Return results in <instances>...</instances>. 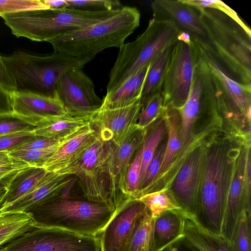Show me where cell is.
<instances>
[{"mask_svg":"<svg viewBox=\"0 0 251 251\" xmlns=\"http://www.w3.org/2000/svg\"><path fill=\"white\" fill-rule=\"evenodd\" d=\"M72 136L63 139L47 138L36 136L23 143L11 151L38 150L47 148L59 144Z\"/></svg>","mask_w":251,"mask_h":251,"instance_id":"43","label":"cell"},{"mask_svg":"<svg viewBox=\"0 0 251 251\" xmlns=\"http://www.w3.org/2000/svg\"><path fill=\"white\" fill-rule=\"evenodd\" d=\"M146 133L145 129L137 127L120 144L113 143L108 160V173L110 198L114 211L130 201L125 192L126 173Z\"/></svg>","mask_w":251,"mask_h":251,"instance_id":"12","label":"cell"},{"mask_svg":"<svg viewBox=\"0 0 251 251\" xmlns=\"http://www.w3.org/2000/svg\"><path fill=\"white\" fill-rule=\"evenodd\" d=\"M165 146L164 144L158 146L153 158L147 167L142 181L138 187L136 200L148 193L149 188L158 174Z\"/></svg>","mask_w":251,"mask_h":251,"instance_id":"38","label":"cell"},{"mask_svg":"<svg viewBox=\"0 0 251 251\" xmlns=\"http://www.w3.org/2000/svg\"><path fill=\"white\" fill-rule=\"evenodd\" d=\"M251 210L239 216L230 241L234 251H251Z\"/></svg>","mask_w":251,"mask_h":251,"instance_id":"32","label":"cell"},{"mask_svg":"<svg viewBox=\"0 0 251 251\" xmlns=\"http://www.w3.org/2000/svg\"><path fill=\"white\" fill-rule=\"evenodd\" d=\"M169 137L158 174L166 171L171 164L181 146L176 125L172 118L168 119Z\"/></svg>","mask_w":251,"mask_h":251,"instance_id":"39","label":"cell"},{"mask_svg":"<svg viewBox=\"0 0 251 251\" xmlns=\"http://www.w3.org/2000/svg\"><path fill=\"white\" fill-rule=\"evenodd\" d=\"M181 32L169 21L152 18L145 30L134 41L119 48L110 71L107 92L120 87L158 54L173 46Z\"/></svg>","mask_w":251,"mask_h":251,"instance_id":"5","label":"cell"},{"mask_svg":"<svg viewBox=\"0 0 251 251\" xmlns=\"http://www.w3.org/2000/svg\"><path fill=\"white\" fill-rule=\"evenodd\" d=\"M37 224L31 212L0 208V248L33 227Z\"/></svg>","mask_w":251,"mask_h":251,"instance_id":"26","label":"cell"},{"mask_svg":"<svg viewBox=\"0 0 251 251\" xmlns=\"http://www.w3.org/2000/svg\"><path fill=\"white\" fill-rule=\"evenodd\" d=\"M37 122L12 110H0V135L33 131Z\"/></svg>","mask_w":251,"mask_h":251,"instance_id":"31","label":"cell"},{"mask_svg":"<svg viewBox=\"0 0 251 251\" xmlns=\"http://www.w3.org/2000/svg\"><path fill=\"white\" fill-rule=\"evenodd\" d=\"M150 63L140 69L115 90L106 92L100 108L114 109L124 107L140 99Z\"/></svg>","mask_w":251,"mask_h":251,"instance_id":"23","label":"cell"},{"mask_svg":"<svg viewBox=\"0 0 251 251\" xmlns=\"http://www.w3.org/2000/svg\"><path fill=\"white\" fill-rule=\"evenodd\" d=\"M47 172L43 168L32 167L20 173L8 186L0 208L5 209L25 196Z\"/></svg>","mask_w":251,"mask_h":251,"instance_id":"28","label":"cell"},{"mask_svg":"<svg viewBox=\"0 0 251 251\" xmlns=\"http://www.w3.org/2000/svg\"><path fill=\"white\" fill-rule=\"evenodd\" d=\"M140 19L136 8L123 6L113 16L48 42L54 52L75 58L84 65L106 49L120 48L138 27Z\"/></svg>","mask_w":251,"mask_h":251,"instance_id":"2","label":"cell"},{"mask_svg":"<svg viewBox=\"0 0 251 251\" xmlns=\"http://www.w3.org/2000/svg\"><path fill=\"white\" fill-rule=\"evenodd\" d=\"M165 108L161 92L151 97L142 107L136 126L144 129Z\"/></svg>","mask_w":251,"mask_h":251,"instance_id":"37","label":"cell"},{"mask_svg":"<svg viewBox=\"0 0 251 251\" xmlns=\"http://www.w3.org/2000/svg\"><path fill=\"white\" fill-rule=\"evenodd\" d=\"M192 6L204 8L209 7L222 11L237 23L247 32L251 33V30L246 23L240 18L237 13L226 4L218 0H184Z\"/></svg>","mask_w":251,"mask_h":251,"instance_id":"41","label":"cell"},{"mask_svg":"<svg viewBox=\"0 0 251 251\" xmlns=\"http://www.w3.org/2000/svg\"><path fill=\"white\" fill-rule=\"evenodd\" d=\"M183 212L181 209L167 211L153 219L152 251H158L183 235Z\"/></svg>","mask_w":251,"mask_h":251,"instance_id":"25","label":"cell"},{"mask_svg":"<svg viewBox=\"0 0 251 251\" xmlns=\"http://www.w3.org/2000/svg\"><path fill=\"white\" fill-rule=\"evenodd\" d=\"M143 142L134 154L126 173L125 192L129 200H136L141 170Z\"/></svg>","mask_w":251,"mask_h":251,"instance_id":"35","label":"cell"},{"mask_svg":"<svg viewBox=\"0 0 251 251\" xmlns=\"http://www.w3.org/2000/svg\"><path fill=\"white\" fill-rule=\"evenodd\" d=\"M0 86L10 94L16 91L14 84L10 77L0 55Z\"/></svg>","mask_w":251,"mask_h":251,"instance_id":"46","label":"cell"},{"mask_svg":"<svg viewBox=\"0 0 251 251\" xmlns=\"http://www.w3.org/2000/svg\"><path fill=\"white\" fill-rule=\"evenodd\" d=\"M42 1L50 9H58L67 7L66 0H42Z\"/></svg>","mask_w":251,"mask_h":251,"instance_id":"47","label":"cell"},{"mask_svg":"<svg viewBox=\"0 0 251 251\" xmlns=\"http://www.w3.org/2000/svg\"><path fill=\"white\" fill-rule=\"evenodd\" d=\"M183 216V235L198 251H234L229 241L205 229L193 216Z\"/></svg>","mask_w":251,"mask_h":251,"instance_id":"22","label":"cell"},{"mask_svg":"<svg viewBox=\"0 0 251 251\" xmlns=\"http://www.w3.org/2000/svg\"><path fill=\"white\" fill-rule=\"evenodd\" d=\"M202 161L201 150H195L186 159L173 184V196L182 211L192 216L197 206Z\"/></svg>","mask_w":251,"mask_h":251,"instance_id":"16","label":"cell"},{"mask_svg":"<svg viewBox=\"0 0 251 251\" xmlns=\"http://www.w3.org/2000/svg\"><path fill=\"white\" fill-rule=\"evenodd\" d=\"M67 7L87 12H101L117 10L122 6L116 0H66Z\"/></svg>","mask_w":251,"mask_h":251,"instance_id":"36","label":"cell"},{"mask_svg":"<svg viewBox=\"0 0 251 251\" xmlns=\"http://www.w3.org/2000/svg\"><path fill=\"white\" fill-rule=\"evenodd\" d=\"M87 12L68 7L31 10L0 15L18 38L43 42L88 27L116 14L119 10Z\"/></svg>","mask_w":251,"mask_h":251,"instance_id":"3","label":"cell"},{"mask_svg":"<svg viewBox=\"0 0 251 251\" xmlns=\"http://www.w3.org/2000/svg\"><path fill=\"white\" fill-rule=\"evenodd\" d=\"M65 141L59 144L45 149L10 151H9V154L12 158L26 163L32 167L42 168L45 162Z\"/></svg>","mask_w":251,"mask_h":251,"instance_id":"34","label":"cell"},{"mask_svg":"<svg viewBox=\"0 0 251 251\" xmlns=\"http://www.w3.org/2000/svg\"><path fill=\"white\" fill-rule=\"evenodd\" d=\"M6 191L0 193V206Z\"/></svg>","mask_w":251,"mask_h":251,"instance_id":"50","label":"cell"},{"mask_svg":"<svg viewBox=\"0 0 251 251\" xmlns=\"http://www.w3.org/2000/svg\"><path fill=\"white\" fill-rule=\"evenodd\" d=\"M4 190H5V188H4V187L2 185H1V184H0V193L4 191Z\"/></svg>","mask_w":251,"mask_h":251,"instance_id":"51","label":"cell"},{"mask_svg":"<svg viewBox=\"0 0 251 251\" xmlns=\"http://www.w3.org/2000/svg\"><path fill=\"white\" fill-rule=\"evenodd\" d=\"M90 125L89 118L69 114L40 120L33 132L35 135L47 138H68Z\"/></svg>","mask_w":251,"mask_h":251,"instance_id":"24","label":"cell"},{"mask_svg":"<svg viewBox=\"0 0 251 251\" xmlns=\"http://www.w3.org/2000/svg\"><path fill=\"white\" fill-rule=\"evenodd\" d=\"M3 105L5 106L8 110H10V94L5 92L0 86V110H6Z\"/></svg>","mask_w":251,"mask_h":251,"instance_id":"48","label":"cell"},{"mask_svg":"<svg viewBox=\"0 0 251 251\" xmlns=\"http://www.w3.org/2000/svg\"><path fill=\"white\" fill-rule=\"evenodd\" d=\"M146 209L139 200H132L115 211L96 235L101 251H126L136 223Z\"/></svg>","mask_w":251,"mask_h":251,"instance_id":"13","label":"cell"},{"mask_svg":"<svg viewBox=\"0 0 251 251\" xmlns=\"http://www.w3.org/2000/svg\"><path fill=\"white\" fill-rule=\"evenodd\" d=\"M164 130V124L161 123L152 129L148 136L146 133L143 142L142 165L139 186L142 181L147 167L159 146Z\"/></svg>","mask_w":251,"mask_h":251,"instance_id":"33","label":"cell"},{"mask_svg":"<svg viewBox=\"0 0 251 251\" xmlns=\"http://www.w3.org/2000/svg\"><path fill=\"white\" fill-rule=\"evenodd\" d=\"M0 251H101L97 236L84 235L37 223Z\"/></svg>","mask_w":251,"mask_h":251,"instance_id":"9","label":"cell"},{"mask_svg":"<svg viewBox=\"0 0 251 251\" xmlns=\"http://www.w3.org/2000/svg\"><path fill=\"white\" fill-rule=\"evenodd\" d=\"M35 136L33 131L0 135V152L10 151Z\"/></svg>","mask_w":251,"mask_h":251,"instance_id":"42","label":"cell"},{"mask_svg":"<svg viewBox=\"0 0 251 251\" xmlns=\"http://www.w3.org/2000/svg\"><path fill=\"white\" fill-rule=\"evenodd\" d=\"M32 167L24 162L0 166V184L8 188L20 173Z\"/></svg>","mask_w":251,"mask_h":251,"instance_id":"44","label":"cell"},{"mask_svg":"<svg viewBox=\"0 0 251 251\" xmlns=\"http://www.w3.org/2000/svg\"><path fill=\"white\" fill-rule=\"evenodd\" d=\"M153 222L146 208L136 223L126 251H152Z\"/></svg>","mask_w":251,"mask_h":251,"instance_id":"29","label":"cell"},{"mask_svg":"<svg viewBox=\"0 0 251 251\" xmlns=\"http://www.w3.org/2000/svg\"><path fill=\"white\" fill-rule=\"evenodd\" d=\"M246 156L245 152H242L236 163L229 186L222 220L221 235L230 242L239 216L243 210H251L250 203L244 197L243 188Z\"/></svg>","mask_w":251,"mask_h":251,"instance_id":"18","label":"cell"},{"mask_svg":"<svg viewBox=\"0 0 251 251\" xmlns=\"http://www.w3.org/2000/svg\"><path fill=\"white\" fill-rule=\"evenodd\" d=\"M194 44L222 95L227 102L246 115L251 108V85L242 84L233 79L203 47Z\"/></svg>","mask_w":251,"mask_h":251,"instance_id":"17","label":"cell"},{"mask_svg":"<svg viewBox=\"0 0 251 251\" xmlns=\"http://www.w3.org/2000/svg\"><path fill=\"white\" fill-rule=\"evenodd\" d=\"M2 59L16 91L30 92L56 98L57 83L66 72L84 65L78 60L54 52L39 56L22 51Z\"/></svg>","mask_w":251,"mask_h":251,"instance_id":"4","label":"cell"},{"mask_svg":"<svg viewBox=\"0 0 251 251\" xmlns=\"http://www.w3.org/2000/svg\"><path fill=\"white\" fill-rule=\"evenodd\" d=\"M55 97L68 114L82 118H90L102 102L95 92L93 81L80 68L70 70L61 75Z\"/></svg>","mask_w":251,"mask_h":251,"instance_id":"11","label":"cell"},{"mask_svg":"<svg viewBox=\"0 0 251 251\" xmlns=\"http://www.w3.org/2000/svg\"><path fill=\"white\" fill-rule=\"evenodd\" d=\"M137 200L144 204L153 219L168 211L181 210L174 196L166 190L150 192Z\"/></svg>","mask_w":251,"mask_h":251,"instance_id":"30","label":"cell"},{"mask_svg":"<svg viewBox=\"0 0 251 251\" xmlns=\"http://www.w3.org/2000/svg\"><path fill=\"white\" fill-rule=\"evenodd\" d=\"M20 162L22 161H18L12 158L9 155V152H0V166L11 165Z\"/></svg>","mask_w":251,"mask_h":251,"instance_id":"49","label":"cell"},{"mask_svg":"<svg viewBox=\"0 0 251 251\" xmlns=\"http://www.w3.org/2000/svg\"><path fill=\"white\" fill-rule=\"evenodd\" d=\"M141 108L140 99L124 107L99 108L90 117V124L102 139L118 145L137 128Z\"/></svg>","mask_w":251,"mask_h":251,"instance_id":"14","label":"cell"},{"mask_svg":"<svg viewBox=\"0 0 251 251\" xmlns=\"http://www.w3.org/2000/svg\"><path fill=\"white\" fill-rule=\"evenodd\" d=\"M195 7L205 38L192 42L203 47L233 79L251 85V33L221 11Z\"/></svg>","mask_w":251,"mask_h":251,"instance_id":"1","label":"cell"},{"mask_svg":"<svg viewBox=\"0 0 251 251\" xmlns=\"http://www.w3.org/2000/svg\"><path fill=\"white\" fill-rule=\"evenodd\" d=\"M10 107L12 111L37 122L67 114L56 98L30 92L15 91L10 93Z\"/></svg>","mask_w":251,"mask_h":251,"instance_id":"19","label":"cell"},{"mask_svg":"<svg viewBox=\"0 0 251 251\" xmlns=\"http://www.w3.org/2000/svg\"><path fill=\"white\" fill-rule=\"evenodd\" d=\"M197 61L196 47L177 40L173 46L161 93L164 106L178 109L185 102L191 88Z\"/></svg>","mask_w":251,"mask_h":251,"instance_id":"10","label":"cell"},{"mask_svg":"<svg viewBox=\"0 0 251 251\" xmlns=\"http://www.w3.org/2000/svg\"><path fill=\"white\" fill-rule=\"evenodd\" d=\"M112 145V142L103 140L98 134L94 143L77 160L57 173L76 176L85 199L106 205L114 211L108 173V160Z\"/></svg>","mask_w":251,"mask_h":251,"instance_id":"8","label":"cell"},{"mask_svg":"<svg viewBox=\"0 0 251 251\" xmlns=\"http://www.w3.org/2000/svg\"><path fill=\"white\" fill-rule=\"evenodd\" d=\"M151 8L153 19L171 22L180 31L188 33L192 41L204 40L205 33L199 12L184 0H155Z\"/></svg>","mask_w":251,"mask_h":251,"instance_id":"15","label":"cell"},{"mask_svg":"<svg viewBox=\"0 0 251 251\" xmlns=\"http://www.w3.org/2000/svg\"><path fill=\"white\" fill-rule=\"evenodd\" d=\"M229 169L222 149L211 148L205 159L201 194L193 216L205 229L220 235L230 182Z\"/></svg>","mask_w":251,"mask_h":251,"instance_id":"7","label":"cell"},{"mask_svg":"<svg viewBox=\"0 0 251 251\" xmlns=\"http://www.w3.org/2000/svg\"><path fill=\"white\" fill-rule=\"evenodd\" d=\"M172 48V46L165 49L151 62L141 91L142 107L151 97L161 92Z\"/></svg>","mask_w":251,"mask_h":251,"instance_id":"27","label":"cell"},{"mask_svg":"<svg viewBox=\"0 0 251 251\" xmlns=\"http://www.w3.org/2000/svg\"><path fill=\"white\" fill-rule=\"evenodd\" d=\"M48 8L42 0H0V15Z\"/></svg>","mask_w":251,"mask_h":251,"instance_id":"40","label":"cell"},{"mask_svg":"<svg viewBox=\"0 0 251 251\" xmlns=\"http://www.w3.org/2000/svg\"><path fill=\"white\" fill-rule=\"evenodd\" d=\"M38 208L39 213L34 216L38 224L92 236L100 232L115 212L103 204L64 195L56 196Z\"/></svg>","mask_w":251,"mask_h":251,"instance_id":"6","label":"cell"},{"mask_svg":"<svg viewBox=\"0 0 251 251\" xmlns=\"http://www.w3.org/2000/svg\"><path fill=\"white\" fill-rule=\"evenodd\" d=\"M158 251H198L183 235L179 236Z\"/></svg>","mask_w":251,"mask_h":251,"instance_id":"45","label":"cell"},{"mask_svg":"<svg viewBox=\"0 0 251 251\" xmlns=\"http://www.w3.org/2000/svg\"><path fill=\"white\" fill-rule=\"evenodd\" d=\"M98 136L91 124L86 126L63 143L42 168L55 173L65 169L77 160Z\"/></svg>","mask_w":251,"mask_h":251,"instance_id":"20","label":"cell"},{"mask_svg":"<svg viewBox=\"0 0 251 251\" xmlns=\"http://www.w3.org/2000/svg\"><path fill=\"white\" fill-rule=\"evenodd\" d=\"M70 176L47 172L27 194L2 210L30 212L57 196L70 182Z\"/></svg>","mask_w":251,"mask_h":251,"instance_id":"21","label":"cell"}]
</instances>
